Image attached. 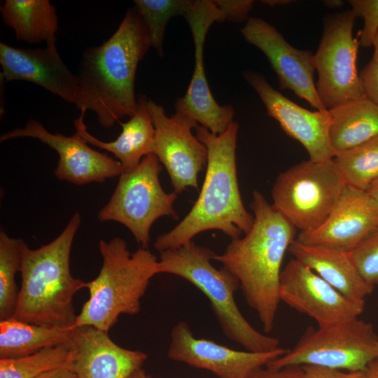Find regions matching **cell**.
<instances>
[{
    "label": "cell",
    "mask_w": 378,
    "mask_h": 378,
    "mask_svg": "<svg viewBox=\"0 0 378 378\" xmlns=\"http://www.w3.org/2000/svg\"><path fill=\"white\" fill-rule=\"evenodd\" d=\"M250 207L253 212L251 230L243 237L232 239L222 254L215 253L213 260L237 279L264 332H270L281 302V265L295 239V228L259 191H253Z\"/></svg>",
    "instance_id": "1"
},
{
    "label": "cell",
    "mask_w": 378,
    "mask_h": 378,
    "mask_svg": "<svg viewBox=\"0 0 378 378\" xmlns=\"http://www.w3.org/2000/svg\"><path fill=\"white\" fill-rule=\"evenodd\" d=\"M151 48L149 35L134 8L102 45L83 52L77 76L80 111H93L99 124L111 127L136 111L135 77L138 64Z\"/></svg>",
    "instance_id": "2"
},
{
    "label": "cell",
    "mask_w": 378,
    "mask_h": 378,
    "mask_svg": "<svg viewBox=\"0 0 378 378\" xmlns=\"http://www.w3.org/2000/svg\"><path fill=\"white\" fill-rule=\"evenodd\" d=\"M238 130L234 121L220 134L200 125L195 127L196 137L208 151L204 182L188 214L170 231L158 237L154 244L157 251L178 248L209 230L221 231L232 239L251 230L253 216L243 204L237 175Z\"/></svg>",
    "instance_id": "3"
},
{
    "label": "cell",
    "mask_w": 378,
    "mask_h": 378,
    "mask_svg": "<svg viewBox=\"0 0 378 378\" xmlns=\"http://www.w3.org/2000/svg\"><path fill=\"white\" fill-rule=\"evenodd\" d=\"M81 223L76 212L62 232L36 249L25 244L22 253V283L13 318L31 324L73 328L76 316L73 298L86 282L70 270L72 244Z\"/></svg>",
    "instance_id": "4"
},
{
    "label": "cell",
    "mask_w": 378,
    "mask_h": 378,
    "mask_svg": "<svg viewBox=\"0 0 378 378\" xmlns=\"http://www.w3.org/2000/svg\"><path fill=\"white\" fill-rule=\"evenodd\" d=\"M99 249L102 265L97 276L86 283L90 296L76 326H91L108 332L120 314L140 312V300L151 278L159 274L158 260L148 248L131 253L120 237L100 240Z\"/></svg>",
    "instance_id": "5"
},
{
    "label": "cell",
    "mask_w": 378,
    "mask_h": 378,
    "mask_svg": "<svg viewBox=\"0 0 378 378\" xmlns=\"http://www.w3.org/2000/svg\"><path fill=\"white\" fill-rule=\"evenodd\" d=\"M159 274L166 273L190 282L209 299L223 335L246 351L267 352L279 348V340L253 328L239 311L234 293L237 279L212 264L215 253L191 240L178 248L160 253Z\"/></svg>",
    "instance_id": "6"
},
{
    "label": "cell",
    "mask_w": 378,
    "mask_h": 378,
    "mask_svg": "<svg viewBox=\"0 0 378 378\" xmlns=\"http://www.w3.org/2000/svg\"><path fill=\"white\" fill-rule=\"evenodd\" d=\"M346 184L333 160H307L277 176L272 205L300 232L318 227L328 218Z\"/></svg>",
    "instance_id": "7"
},
{
    "label": "cell",
    "mask_w": 378,
    "mask_h": 378,
    "mask_svg": "<svg viewBox=\"0 0 378 378\" xmlns=\"http://www.w3.org/2000/svg\"><path fill=\"white\" fill-rule=\"evenodd\" d=\"M378 335L372 325L358 318L309 328L292 349L267 367L313 365L348 372L364 371L377 357Z\"/></svg>",
    "instance_id": "8"
},
{
    "label": "cell",
    "mask_w": 378,
    "mask_h": 378,
    "mask_svg": "<svg viewBox=\"0 0 378 378\" xmlns=\"http://www.w3.org/2000/svg\"><path fill=\"white\" fill-rule=\"evenodd\" d=\"M161 170L158 158L151 153L132 171L121 173L113 195L97 216L100 221L125 225L144 248H148L150 228L156 220L178 218L174 209L178 194L164 190L159 178Z\"/></svg>",
    "instance_id": "9"
},
{
    "label": "cell",
    "mask_w": 378,
    "mask_h": 378,
    "mask_svg": "<svg viewBox=\"0 0 378 378\" xmlns=\"http://www.w3.org/2000/svg\"><path fill=\"white\" fill-rule=\"evenodd\" d=\"M356 18L351 10L328 16L314 54L316 88L327 110L364 96L356 67L360 44L353 36Z\"/></svg>",
    "instance_id": "10"
},
{
    "label": "cell",
    "mask_w": 378,
    "mask_h": 378,
    "mask_svg": "<svg viewBox=\"0 0 378 378\" xmlns=\"http://www.w3.org/2000/svg\"><path fill=\"white\" fill-rule=\"evenodd\" d=\"M184 18L193 38L195 64L185 94L176 102L175 113L188 117L213 134H220L234 122L235 112L232 105H220L212 95L205 74L204 47L213 23L223 22L222 13L214 1L195 0Z\"/></svg>",
    "instance_id": "11"
},
{
    "label": "cell",
    "mask_w": 378,
    "mask_h": 378,
    "mask_svg": "<svg viewBox=\"0 0 378 378\" xmlns=\"http://www.w3.org/2000/svg\"><path fill=\"white\" fill-rule=\"evenodd\" d=\"M147 105L155 132L153 154L166 168L174 191L198 190L197 177L208 160L206 146L192 132L198 124L176 113L167 116L164 108L150 99Z\"/></svg>",
    "instance_id": "12"
},
{
    "label": "cell",
    "mask_w": 378,
    "mask_h": 378,
    "mask_svg": "<svg viewBox=\"0 0 378 378\" xmlns=\"http://www.w3.org/2000/svg\"><path fill=\"white\" fill-rule=\"evenodd\" d=\"M281 301L312 318L318 326L358 318L365 301L351 300L295 258L281 270Z\"/></svg>",
    "instance_id": "13"
},
{
    "label": "cell",
    "mask_w": 378,
    "mask_h": 378,
    "mask_svg": "<svg viewBox=\"0 0 378 378\" xmlns=\"http://www.w3.org/2000/svg\"><path fill=\"white\" fill-rule=\"evenodd\" d=\"M287 350L281 347L267 352L232 349L213 340L196 338L189 325L181 321L172 329L167 357L208 370L218 378H248Z\"/></svg>",
    "instance_id": "14"
},
{
    "label": "cell",
    "mask_w": 378,
    "mask_h": 378,
    "mask_svg": "<svg viewBox=\"0 0 378 378\" xmlns=\"http://www.w3.org/2000/svg\"><path fill=\"white\" fill-rule=\"evenodd\" d=\"M241 33L250 44L267 57L278 78L281 89H288L317 111H328L321 103L314 81V54L289 44L282 34L265 20L251 17Z\"/></svg>",
    "instance_id": "15"
},
{
    "label": "cell",
    "mask_w": 378,
    "mask_h": 378,
    "mask_svg": "<svg viewBox=\"0 0 378 378\" xmlns=\"http://www.w3.org/2000/svg\"><path fill=\"white\" fill-rule=\"evenodd\" d=\"M20 137L38 139L57 152L59 160L54 174L59 180L84 185L102 183L122 173L118 160L90 147L76 134L71 136L52 134L38 121L29 120L24 127L3 134L0 141Z\"/></svg>",
    "instance_id": "16"
},
{
    "label": "cell",
    "mask_w": 378,
    "mask_h": 378,
    "mask_svg": "<svg viewBox=\"0 0 378 378\" xmlns=\"http://www.w3.org/2000/svg\"><path fill=\"white\" fill-rule=\"evenodd\" d=\"M242 76L259 96L267 114L279 122L287 135L303 146L310 160L333 159L335 151L329 137L328 111H311L298 106L273 88L258 72L246 70Z\"/></svg>",
    "instance_id": "17"
},
{
    "label": "cell",
    "mask_w": 378,
    "mask_h": 378,
    "mask_svg": "<svg viewBox=\"0 0 378 378\" xmlns=\"http://www.w3.org/2000/svg\"><path fill=\"white\" fill-rule=\"evenodd\" d=\"M1 77L6 82L23 80L34 83L59 96L76 108L80 103L77 74L63 62L55 42L43 48H24L0 43Z\"/></svg>",
    "instance_id": "18"
},
{
    "label": "cell",
    "mask_w": 378,
    "mask_h": 378,
    "mask_svg": "<svg viewBox=\"0 0 378 378\" xmlns=\"http://www.w3.org/2000/svg\"><path fill=\"white\" fill-rule=\"evenodd\" d=\"M67 346L66 368L79 378H129L148 357L143 351L121 347L108 332L91 326L74 327Z\"/></svg>",
    "instance_id": "19"
},
{
    "label": "cell",
    "mask_w": 378,
    "mask_h": 378,
    "mask_svg": "<svg viewBox=\"0 0 378 378\" xmlns=\"http://www.w3.org/2000/svg\"><path fill=\"white\" fill-rule=\"evenodd\" d=\"M378 227V203L367 191L346 186L326 220L297 240L351 251Z\"/></svg>",
    "instance_id": "20"
},
{
    "label": "cell",
    "mask_w": 378,
    "mask_h": 378,
    "mask_svg": "<svg viewBox=\"0 0 378 378\" xmlns=\"http://www.w3.org/2000/svg\"><path fill=\"white\" fill-rule=\"evenodd\" d=\"M289 252L346 298L365 301L374 287L361 275L349 251L340 248L307 244L296 239Z\"/></svg>",
    "instance_id": "21"
},
{
    "label": "cell",
    "mask_w": 378,
    "mask_h": 378,
    "mask_svg": "<svg viewBox=\"0 0 378 378\" xmlns=\"http://www.w3.org/2000/svg\"><path fill=\"white\" fill-rule=\"evenodd\" d=\"M148 99L144 95L137 98L135 113L126 122H119L122 132L114 141L106 142L92 135L84 122V111H80V116L74 120L75 134L88 144L113 154L121 164L122 173L130 172L145 156L153 153L155 132Z\"/></svg>",
    "instance_id": "22"
},
{
    "label": "cell",
    "mask_w": 378,
    "mask_h": 378,
    "mask_svg": "<svg viewBox=\"0 0 378 378\" xmlns=\"http://www.w3.org/2000/svg\"><path fill=\"white\" fill-rule=\"evenodd\" d=\"M328 111L329 137L335 153L378 137V106L365 96Z\"/></svg>",
    "instance_id": "23"
},
{
    "label": "cell",
    "mask_w": 378,
    "mask_h": 378,
    "mask_svg": "<svg viewBox=\"0 0 378 378\" xmlns=\"http://www.w3.org/2000/svg\"><path fill=\"white\" fill-rule=\"evenodd\" d=\"M3 22L18 41L36 44L55 42L59 20L48 0H6L1 6Z\"/></svg>",
    "instance_id": "24"
},
{
    "label": "cell",
    "mask_w": 378,
    "mask_h": 378,
    "mask_svg": "<svg viewBox=\"0 0 378 378\" xmlns=\"http://www.w3.org/2000/svg\"><path fill=\"white\" fill-rule=\"evenodd\" d=\"M73 328L31 324L14 318L0 321V358L26 356L47 347L67 344Z\"/></svg>",
    "instance_id": "25"
},
{
    "label": "cell",
    "mask_w": 378,
    "mask_h": 378,
    "mask_svg": "<svg viewBox=\"0 0 378 378\" xmlns=\"http://www.w3.org/2000/svg\"><path fill=\"white\" fill-rule=\"evenodd\" d=\"M332 160L346 186L367 191L378 179V137L337 152Z\"/></svg>",
    "instance_id": "26"
},
{
    "label": "cell",
    "mask_w": 378,
    "mask_h": 378,
    "mask_svg": "<svg viewBox=\"0 0 378 378\" xmlns=\"http://www.w3.org/2000/svg\"><path fill=\"white\" fill-rule=\"evenodd\" d=\"M26 243L0 232V319L13 318L18 302L20 290L15 275L21 272L22 253Z\"/></svg>",
    "instance_id": "27"
},
{
    "label": "cell",
    "mask_w": 378,
    "mask_h": 378,
    "mask_svg": "<svg viewBox=\"0 0 378 378\" xmlns=\"http://www.w3.org/2000/svg\"><path fill=\"white\" fill-rule=\"evenodd\" d=\"M193 3L192 0L134 1V8L147 29L150 46L160 57L164 55L163 42L168 22L176 16L184 18Z\"/></svg>",
    "instance_id": "28"
},
{
    "label": "cell",
    "mask_w": 378,
    "mask_h": 378,
    "mask_svg": "<svg viewBox=\"0 0 378 378\" xmlns=\"http://www.w3.org/2000/svg\"><path fill=\"white\" fill-rule=\"evenodd\" d=\"M67 344L47 347L34 354L15 358H0V378H36L61 367H67Z\"/></svg>",
    "instance_id": "29"
},
{
    "label": "cell",
    "mask_w": 378,
    "mask_h": 378,
    "mask_svg": "<svg viewBox=\"0 0 378 378\" xmlns=\"http://www.w3.org/2000/svg\"><path fill=\"white\" fill-rule=\"evenodd\" d=\"M350 252L363 278L372 286L378 283V227Z\"/></svg>",
    "instance_id": "30"
},
{
    "label": "cell",
    "mask_w": 378,
    "mask_h": 378,
    "mask_svg": "<svg viewBox=\"0 0 378 378\" xmlns=\"http://www.w3.org/2000/svg\"><path fill=\"white\" fill-rule=\"evenodd\" d=\"M355 16L362 18L363 27L358 33L360 46L367 48L373 46L378 35V0L348 1Z\"/></svg>",
    "instance_id": "31"
},
{
    "label": "cell",
    "mask_w": 378,
    "mask_h": 378,
    "mask_svg": "<svg viewBox=\"0 0 378 378\" xmlns=\"http://www.w3.org/2000/svg\"><path fill=\"white\" fill-rule=\"evenodd\" d=\"M373 47L372 57L360 71L359 78L364 96L378 106V35Z\"/></svg>",
    "instance_id": "32"
},
{
    "label": "cell",
    "mask_w": 378,
    "mask_h": 378,
    "mask_svg": "<svg viewBox=\"0 0 378 378\" xmlns=\"http://www.w3.org/2000/svg\"><path fill=\"white\" fill-rule=\"evenodd\" d=\"M220 10L223 22H242L247 21L248 15L253 5L252 0H216L214 1Z\"/></svg>",
    "instance_id": "33"
},
{
    "label": "cell",
    "mask_w": 378,
    "mask_h": 378,
    "mask_svg": "<svg viewBox=\"0 0 378 378\" xmlns=\"http://www.w3.org/2000/svg\"><path fill=\"white\" fill-rule=\"evenodd\" d=\"M305 378H366L364 371L348 372L313 365H303Z\"/></svg>",
    "instance_id": "34"
},
{
    "label": "cell",
    "mask_w": 378,
    "mask_h": 378,
    "mask_svg": "<svg viewBox=\"0 0 378 378\" xmlns=\"http://www.w3.org/2000/svg\"><path fill=\"white\" fill-rule=\"evenodd\" d=\"M248 378H305L302 368L300 366L273 369L267 367L260 368Z\"/></svg>",
    "instance_id": "35"
},
{
    "label": "cell",
    "mask_w": 378,
    "mask_h": 378,
    "mask_svg": "<svg viewBox=\"0 0 378 378\" xmlns=\"http://www.w3.org/2000/svg\"><path fill=\"white\" fill-rule=\"evenodd\" d=\"M36 378H79L77 374L66 367L58 368L46 372Z\"/></svg>",
    "instance_id": "36"
},
{
    "label": "cell",
    "mask_w": 378,
    "mask_h": 378,
    "mask_svg": "<svg viewBox=\"0 0 378 378\" xmlns=\"http://www.w3.org/2000/svg\"><path fill=\"white\" fill-rule=\"evenodd\" d=\"M365 372L366 378H378V357L368 364Z\"/></svg>",
    "instance_id": "37"
},
{
    "label": "cell",
    "mask_w": 378,
    "mask_h": 378,
    "mask_svg": "<svg viewBox=\"0 0 378 378\" xmlns=\"http://www.w3.org/2000/svg\"><path fill=\"white\" fill-rule=\"evenodd\" d=\"M323 4L329 8H340L344 3L341 0H326Z\"/></svg>",
    "instance_id": "38"
},
{
    "label": "cell",
    "mask_w": 378,
    "mask_h": 378,
    "mask_svg": "<svg viewBox=\"0 0 378 378\" xmlns=\"http://www.w3.org/2000/svg\"><path fill=\"white\" fill-rule=\"evenodd\" d=\"M367 192L378 203V179L372 183Z\"/></svg>",
    "instance_id": "39"
},
{
    "label": "cell",
    "mask_w": 378,
    "mask_h": 378,
    "mask_svg": "<svg viewBox=\"0 0 378 378\" xmlns=\"http://www.w3.org/2000/svg\"><path fill=\"white\" fill-rule=\"evenodd\" d=\"M261 2L270 6H278V5L288 4L293 2V1L291 0H263V1H261Z\"/></svg>",
    "instance_id": "40"
},
{
    "label": "cell",
    "mask_w": 378,
    "mask_h": 378,
    "mask_svg": "<svg viewBox=\"0 0 378 378\" xmlns=\"http://www.w3.org/2000/svg\"><path fill=\"white\" fill-rule=\"evenodd\" d=\"M129 378H151V376L141 368L134 371Z\"/></svg>",
    "instance_id": "41"
},
{
    "label": "cell",
    "mask_w": 378,
    "mask_h": 378,
    "mask_svg": "<svg viewBox=\"0 0 378 378\" xmlns=\"http://www.w3.org/2000/svg\"><path fill=\"white\" fill-rule=\"evenodd\" d=\"M376 353H377V356L378 357V340H377V344H376Z\"/></svg>",
    "instance_id": "42"
},
{
    "label": "cell",
    "mask_w": 378,
    "mask_h": 378,
    "mask_svg": "<svg viewBox=\"0 0 378 378\" xmlns=\"http://www.w3.org/2000/svg\"><path fill=\"white\" fill-rule=\"evenodd\" d=\"M377 286H378V283H377Z\"/></svg>",
    "instance_id": "43"
}]
</instances>
